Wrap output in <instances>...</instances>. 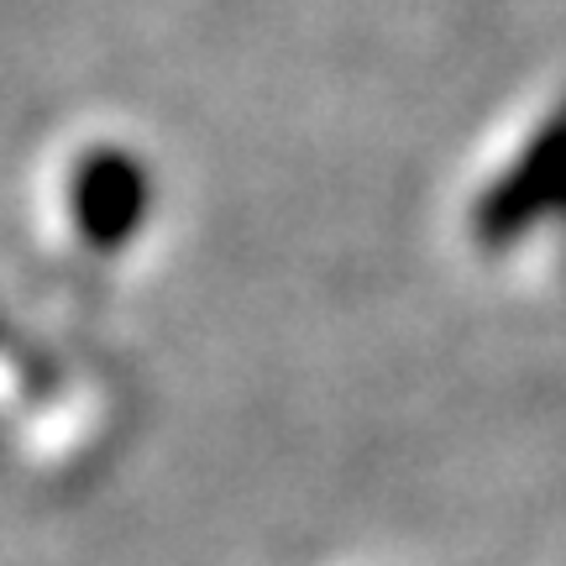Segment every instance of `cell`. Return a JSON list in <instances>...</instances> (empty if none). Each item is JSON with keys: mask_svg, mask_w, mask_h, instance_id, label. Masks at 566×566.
Returning <instances> with one entry per match:
<instances>
[{"mask_svg": "<svg viewBox=\"0 0 566 566\" xmlns=\"http://www.w3.org/2000/svg\"><path fill=\"white\" fill-rule=\"evenodd\" d=\"M566 205V105L551 116L520 158L509 163L488 195L472 205V242L488 252L525 242L535 226Z\"/></svg>", "mask_w": 566, "mask_h": 566, "instance_id": "1", "label": "cell"}, {"mask_svg": "<svg viewBox=\"0 0 566 566\" xmlns=\"http://www.w3.org/2000/svg\"><path fill=\"white\" fill-rule=\"evenodd\" d=\"M69 210L80 226L84 247L95 252H126L153 221V174L147 163L132 158L126 147H95L74 168Z\"/></svg>", "mask_w": 566, "mask_h": 566, "instance_id": "2", "label": "cell"}]
</instances>
